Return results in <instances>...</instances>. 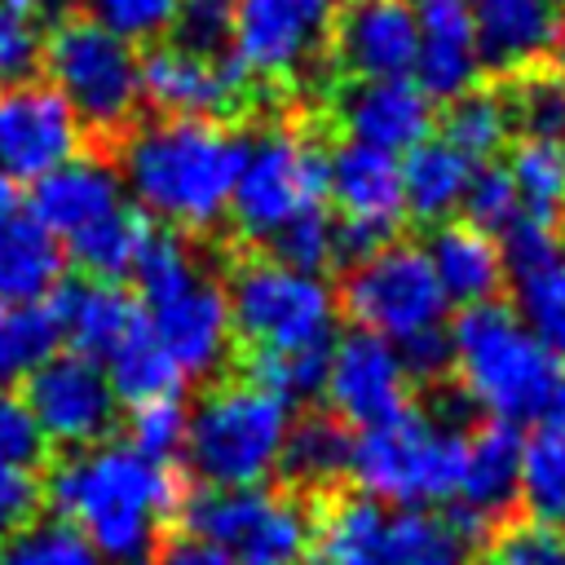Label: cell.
I'll return each instance as SVG.
<instances>
[{
  "mask_svg": "<svg viewBox=\"0 0 565 565\" xmlns=\"http://www.w3.org/2000/svg\"><path fill=\"white\" fill-rule=\"evenodd\" d=\"M44 494L57 521L110 565H146L185 499L168 463H154L124 441L66 450L53 463Z\"/></svg>",
  "mask_w": 565,
  "mask_h": 565,
  "instance_id": "cell-1",
  "label": "cell"
},
{
  "mask_svg": "<svg viewBox=\"0 0 565 565\" xmlns=\"http://www.w3.org/2000/svg\"><path fill=\"white\" fill-rule=\"evenodd\" d=\"M446 335L459 393L490 424H565V358L534 340L512 305H472Z\"/></svg>",
  "mask_w": 565,
  "mask_h": 565,
  "instance_id": "cell-2",
  "label": "cell"
},
{
  "mask_svg": "<svg viewBox=\"0 0 565 565\" xmlns=\"http://www.w3.org/2000/svg\"><path fill=\"white\" fill-rule=\"evenodd\" d=\"M243 132L207 119H150L124 137V185L150 221L212 230L230 212L243 168Z\"/></svg>",
  "mask_w": 565,
  "mask_h": 565,
  "instance_id": "cell-3",
  "label": "cell"
},
{
  "mask_svg": "<svg viewBox=\"0 0 565 565\" xmlns=\"http://www.w3.org/2000/svg\"><path fill=\"white\" fill-rule=\"evenodd\" d=\"M132 282L146 313V331L177 362V371L185 380L212 375L234 340L230 305H225V287L203 274V265L194 260V252L177 230L154 225L132 269Z\"/></svg>",
  "mask_w": 565,
  "mask_h": 565,
  "instance_id": "cell-4",
  "label": "cell"
},
{
  "mask_svg": "<svg viewBox=\"0 0 565 565\" xmlns=\"http://www.w3.org/2000/svg\"><path fill=\"white\" fill-rule=\"evenodd\" d=\"M291 433V406L274 393L225 380L194 411L185 428V463L207 490H247L260 486L282 463Z\"/></svg>",
  "mask_w": 565,
  "mask_h": 565,
  "instance_id": "cell-5",
  "label": "cell"
},
{
  "mask_svg": "<svg viewBox=\"0 0 565 565\" xmlns=\"http://www.w3.org/2000/svg\"><path fill=\"white\" fill-rule=\"evenodd\" d=\"M463 441L455 424L406 406L402 415L362 428L349 450V477L358 494L375 503H397L402 512L450 503L459 468H463Z\"/></svg>",
  "mask_w": 565,
  "mask_h": 565,
  "instance_id": "cell-6",
  "label": "cell"
},
{
  "mask_svg": "<svg viewBox=\"0 0 565 565\" xmlns=\"http://www.w3.org/2000/svg\"><path fill=\"white\" fill-rule=\"evenodd\" d=\"M230 331L247 353H331L340 300L322 274L252 256L230 274Z\"/></svg>",
  "mask_w": 565,
  "mask_h": 565,
  "instance_id": "cell-7",
  "label": "cell"
},
{
  "mask_svg": "<svg viewBox=\"0 0 565 565\" xmlns=\"http://www.w3.org/2000/svg\"><path fill=\"white\" fill-rule=\"evenodd\" d=\"M185 534L221 547L234 565H309L313 508L296 490H207L181 499Z\"/></svg>",
  "mask_w": 565,
  "mask_h": 565,
  "instance_id": "cell-8",
  "label": "cell"
},
{
  "mask_svg": "<svg viewBox=\"0 0 565 565\" xmlns=\"http://www.w3.org/2000/svg\"><path fill=\"white\" fill-rule=\"evenodd\" d=\"M40 71L66 97L79 128L124 132L141 102V57L88 18H62L49 31Z\"/></svg>",
  "mask_w": 565,
  "mask_h": 565,
  "instance_id": "cell-9",
  "label": "cell"
},
{
  "mask_svg": "<svg viewBox=\"0 0 565 565\" xmlns=\"http://www.w3.org/2000/svg\"><path fill=\"white\" fill-rule=\"evenodd\" d=\"M327 207V150L291 128H265L243 146V168L230 194L234 230L269 247L296 216Z\"/></svg>",
  "mask_w": 565,
  "mask_h": 565,
  "instance_id": "cell-10",
  "label": "cell"
},
{
  "mask_svg": "<svg viewBox=\"0 0 565 565\" xmlns=\"http://www.w3.org/2000/svg\"><path fill=\"white\" fill-rule=\"evenodd\" d=\"M335 300L353 331H371L388 344L437 331L450 313V300L433 278V265L415 243H388L375 256L349 265Z\"/></svg>",
  "mask_w": 565,
  "mask_h": 565,
  "instance_id": "cell-11",
  "label": "cell"
},
{
  "mask_svg": "<svg viewBox=\"0 0 565 565\" xmlns=\"http://www.w3.org/2000/svg\"><path fill=\"white\" fill-rule=\"evenodd\" d=\"M327 199L335 203V260L358 265L380 247L397 243L402 207V163L384 150L340 141L327 150Z\"/></svg>",
  "mask_w": 565,
  "mask_h": 565,
  "instance_id": "cell-12",
  "label": "cell"
},
{
  "mask_svg": "<svg viewBox=\"0 0 565 565\" xmlns=\"http://www.w3.org/2000/svg\"><path fill=\"white\" fill-rule=\"evenodd\" d=\"M340 0H234L230 57L252 84H278L331 49Z\"/></svg>",
  "mask_w": 565,
  "mask_h": 565,
  "instance_id": "cell-13",
  "label": "cell"
},
{
  "mask_svg": "<svg viewBox=\"0 0 565 565\" xmlns=\"http://www.w3.org/2000/svg\"><path fill=\"white\" fill-rule=\"evenodd\" d=\"M22 402L40 428L44 441H57L66 450H84L106 441V433L119 419V397L106 380V366L79 358V353H53L22 380Z\"/></svg>",
  "mask_w": 565,
  "mask_h": 565,
  "instance_id": "cell-14",
  "label": "cell"
},
{
  "mask_svg": "<svg viewBox=\"0 0 565 565\" xmlns=\"http://www.w3.org/2000/svg\"><path fill=\"white\" fill-rule=\"evenodd\" d=\"M141 97L159 110V119L225 124L256 97V84L238 71L230 53L203 57L177 44H154L141 57Z\"/></svg>",
  "mask_w": 565,
  "mask_h": 565,
  "instance_id": "cell-15",
  "label": "cell"
},
{
  "mask_svg": "<svg viewBox=\"0 0 565 565\" xmlns=\"http://www.w3.org/2000/svg\"><path fill=\"white\" fill-rule=\"evenodd\" d=\"M79 119L53 84L0 88V172L18 185H35L53 168L79 154Z\"/></svg>",
  "mask_w": 565,
  "mask_h": 565,
  "instance_id": "cell-16",
  "label": "cell"
},
{
  "mask_svg": "<svg viewBox=\"0 0 565 565\" xmlns=\"http://www.w3.org/2000/svg\"><path fill=\"white\" fill-rule=\"evenodd\" d=\"M322 393L344 428H375L411 406V375L388 340L371 331H344L331 344Z\"/></svg>",
  "mask_w": 565,
  "mask_h": 565,
  "instance_id": "cell-17",
  "label": "cell"
},
{
  "mask_svg": "<svg viewBox=\"0 0 565 565\" xmlns=\"http://www.w3.org/2000/svg\"><path fill=\"white\" fill-rule=\"evenodd\" d=\"M419 49V13L406 0H340L331 57L358 79H406Z\"/></svg>",
  "mask_w": 565,
  "mask_h": 565,
  "instance_id": "cell-18",
  "label": "cell"
},
{
  "mask_svg": "<svg viewBox=\"0 0 565 565\" xmlns=\"http://www.w3.org/2000/svg\"><path fill=\"white\" fill-rule=\"evenodd\" d=\"M516 477H521V428L481 424L463 441V468L450 494V521L472 534H494L508 512L516 508Z\"/></svg>",
  "mask_w": 565,
  "mask_h": 565,
  "instance_id": "cell-19",
  "label": "cell"
},
{
  "mask_svg": "<svg viewBox=\"0 0 565 565\" xmlns=\"http://www.w3.org/2000/svg\"><path fill=\"white\" fill-rule=\"evenodd\" d=\"M62 282V243L26 207V185L0 172V305H44Z\"/></svg>",
  "mask_w": 565,
  "mask_h": 565,
  "instance_id": "cell-20",
  "label": "cell"
},
{
  "mask_svg": "<svg viewBox=\"0 0 565 565\" xmlns=\"http://www.w3.org/2000/svg\"><path fill=\"white\" fill-rule=\"evenodd\" d=\"M49 309L57 318V335L66 353H79L97 366H106L146 322L137 291H128L124 282H97V278L62 282L49 296Z\"/></svg>",
  "mask_w": 565,
  "mask_h": 565,
  "instance_id": "cell-21",
  "label": "cell"
},
{
  "mask_svg": "<svg viewBox=\"0 0 565 565\" xmlns=\"http://www.w3.org/2000/svg\"><path fill=\"white\" fill-rule=\"evenodd\" d=\"M26 207L35 212V221L66 247L79 234L97 230L102 221H110L115 212L128 207L124 199V181L106 159L93 154H75L71 163L53 168L49 177H40L26 194Z\"/></svg>",
  "mask_w": 565,
  "mask_h": 565,
  "instance_id": "cell-22",
  "label": "cell"
},
{
  "mask_svg": "<svg viewBox=\"0 0 565 565\" xmlns=\"http://www.w3.org/2000/svg\"><path fill=\"white\" fill-rule=\"evenodd\" d=\"M344 141L384 150V154H406L419 141H428L433 128V102L419 93V84L406 79H358L340 93L335 102Z\"/></svg>",
  "mask_w": 565,
  "mask_h": 565,
  "instance_id": "cell-23",
  "label": "cell"
},
{
  "mask_svg": "<svg viewBox=\"0 0 565 565\" xmlns=\"http://www.w3.org/2000/svg\"><path fill=\"white\" fill-rule=\"evenodd\" d=\"M481 66L490 71H530L543 53L561 44L565 0H463Z\"/></svg>",
  "mask_w": 565,
  "mask_h": 565,
  "instance_id": "cell-24",
  "label": "cell"
},
{
  "mask_svg": "<svg viewBox=\"0 0 565 565\" xmlns=\"http://www.w3.org/2000/svg\"><path fill=\"white\" fill-rule=\"evenodd\" d=\"M481 71L486 66H481L468 4L450 0V4L419 9V49H415V66H411V79L419 84V93L428 102H455L477 88Z\"/></svg>",
  "mask_w": 565,
  "mask_h": 565,
  "instance_id": "cell-25",
  "label": "cell"
},
{
  "mask_svg": "<svg viewBox=\"0 0 565 565\" xmlns=\"http://www.w3.org/2000/svg\"><path fill=\"white\" fill-rule=\"evenodd\" d=\"M424 256L433 265V278L441 287V296L450 305H486L499 296V287L508 282L503 274V256H499V243L481 230H472L468 221H446L428 234L424 243Z\"/></svg>",
  "mask_w": 565,
  "mask_h": 565,
  "instance_id": "cell-26",
  "label": "cell"
},
{
  "mask_svg": "<svg viewBox=\"0 0 565 565\" xmlns=\"http://www.w3.org/2000/svg\"><path fill=\"white\" fill-rule=\"evenodd\" d=\"M388 512L366 494H335L313 512L309 565H384Z\"/></svg>",
  "mask_w": 565,
  "mask_h": 565,
  "instance_id": "cell-27",
  "label": "cell"
},
{
  "mask_svg": "<svg viewBox=\"0 0 565 565\" xmlns=\"http://www.w3.org/2000/svg\"><path fill=\"white\" fill-rule=\"evenodd\" d=\"M397 163H402V207H406V216H415L433 230L446 225L463 203L472 163L463 154H455L446 141H419Z\"/></svg>",
  "mask_w": 565,
  "mask_h": 565,
  "instance_id": "cell-28",
  "label": "cell"
},
{
  "mask_svg": "<svg viewBox=\"0 0 565 565\" xmlns=\"http://www.w3.org/2000/svg\"><path fill=\"white\" fill-rule=\"evenodd\" d=\"M150 234H154V221H150L137 203H128L124 212H115V216L102 221L97 230L79 234V238L66 243L62 252H66V260H75V265L84 269V278L124 282V278H132V269H137V260H141V252H146V243H150Z\"/></svg>",
  "mask_w": 565,
  "mask_h": 565,
  "instance_id": "cell-29",
  "label": "cell"
},
{
  "mask_svg": "<svg viewBox=\"0 0 565 565\" xmlns=\"http://www.w3.org/2000/svg\"><path fill=\"white\" fill-rule=\"evenodd\" d=\"M62 22V0H0V88L31 84L44 62L49 31Z\"/></svg>",
  "mask_w": 565,
  "mask_h": 565,
  "instance_id": "cell-30",
  "label": "cell"
},
{
  "mask_svg": "<svg viewBox=\"0 0 565 565\" xmlns=\"http://www.w3.org/2000/svg\"><path fill=\"white\" fill-rule=\"evenodd\" d=\"M516 503H525L534 521H565V424H543L521 437Z\"/></svg>",
  "mask_w": 565,
  "mask_h": 565,
  "instance_id": "cell-31",
  "label": "cell"
},
{
  "mask_svg": "<svg viewBox=\"0 0 565 565\" xmlns=\"http://www.w3.org/2000/svg\"><path fill=\"white\" fill-rule=\"evenodd\" d=\"M508 132H512L508 102L494 88H472V93L446 102V110H441V141L455 154H463L472 168L477 163H494V154L503 150Z\"/></svg>",
  "mask_w": 565,
  "mask_h": 565,
  "instance_id": "cell-32",
  "label": "cell"
},
{
  "mask_svg": "<svg viewBox=\"0 0 565 565\" xmlns=\"http://www.w3.org/2000/svg\"><path fill=\"white\" fill-rule=\"evenodd\" d=\"M349 450H353V437L335 415H305V419H291L278 468H287L296 486H327L349 472Z\"/></svg>",
  "mask_w": 565,
  "mask_h": 565,
  "instance_id": "cell-33",
  "label": "cell"
},
{
  "mask_svg": "<svg viewBox=\"0 0 565 565\" xmlns=\"http://www.w3.org/2000/svg\"><path fill=\"white\" fill-rule=\"evenodd\" d=\"M468 547L472 539L450 516L415 508L388 521L384 565H468Z\"/></svg>",
  "mask_w": 565,
  "mask_h": 565,
  "instance_id": "cell-34",
  "label": "cell"
},
{
  "mask_svg": "<svg viewBox=\"0 0 565 565\" xmlns=\"http://www.w3.org/2000/svg\"><path fill=\"white\" fill-rule=\"evenodd\" d=\"M106 380H110L115 397L128 402V406L159 402V397H181V388H185V375H181L177 362L154 344V335L146 331V322H141V331L106 362Z\"/></svg>",
  "mask_w": 565,
  "mask_h": 565,
  "instance_id": "cell-35",
  "label": "cell"
},
{
  "mask_svg": "<svg viewBox=\"0 0 565 565\" xmlns=\"http://www.w3.org/2000/svg\"><path fill=\"white\" fill-rule=\"evenodd\" d=\"M57 318L44 305H0V388L26 380L40 362L57 353Z\"/></svg>",
  "mask_w": 565,
  "mask_h": 565,
  "instance_id": "cell-36",
  "label": "cell"
},
{
  "mask_svg": "<svg viewBox=\"0 0 565 565\" xmlns=\"http://www.w3.org/2000/svg\"><path fill=\"white\" fill-rule=\"evenodd\" d=\"M512 128L525 132V141L565 146V71L561 66H530L516 75V84L503 93Z\"/></svg>",
  "mask_w": 565,
  "mask_h": 565,
  "instance_id": "cell-37",
  "label": "cell"
},
{
  "mask_svg": "<svg viewBox=\"0 0 565 565\" xmlns=\"http://www.w3.org/2000/svg\"><path fill=\"white\" fill-rule=\"evenodd\" d=\"M508 177L516 185L525 216L561 221V212H565V146L516 141L512 159H508Z\"/></svg>",
  "mask_w": 565,
  "mask_h": 565,
  "instance_id": "cell-38",
  "label": "cell"
},
{
  "mask_svg": "<svg viewBox=\"0 0 565 565\" xmlns=\"http://www.w3.org/2000/svg\"><path fill=\"white\" fill-rule=\"evenodd\" d=\"M327 358L331 353H243V380L287 406H300L322 393Z\"/></svg>",
  "mask_w": 565,
  "mask_h": 565,
  "instance_id": "cell-39",
  "label": "cell"
},
{
  "mask_svg": "<svg viewBox=\"0 0 565 565\" xmlns=\"http://www.w3.org/2000/svg\"><path fill=\"white\" fill-rule=\"evenodd\" d=\"M0 565H102L66 521H26L0 543Z\"/></svg>",
  "mask_w": 565,
  "mask_h": 565,
  "instance_id": "cell-40",
  "label": "cell"
},
{
  "mask_svg": "<svg viewBox=\"0 0 565 565\" xmlns=\"http://www.w3.org/2000/svg\"><path fill=\"white\" fill-rule=\"evenodd\" d=\"M516 318L530 327L534 340L565 358V256L516 282Z\"/></svg>",
  "mask_w": 565,
  "mask_h": 565,
  "instance_id": "cell-41",
  "label": "cell"
},
{
  "mask_svg": "<svg viewBox=\"0 0 565 565\" xmlns=\"http://www.w3.org/2000/svg\"><path fill=\"white\" fill-rule=\"evenodd\" d=\"M185 428H190V411L181 406V397H159V402H141L128 406V441L137 455L154 459V463H172L185 450Z\"/></svg>",
  "mask_w": 565,
  "mask_h": 565,
  "instance_id": "cell-42",
  "label": "cell"
},
{
  "mask_svg": "<svg viewBox=\"0 0 565 565\" xmlns=\"http://www.w3.org/2000/svg\"><path fill=\"white\" fill-rule=\"evenodd\" d=\"M463 221L490 238H499L516 216H521V199H516V185L508 177V168L499 163H477L472 177H468V190H463V203H459Z\"/></svg>",
  "mask_w": 565,
  "mask_h": 565,
  "instance_id": "cell-43",
  "label": "cell"
},
{
  "mask_svg": "<svg viewBox=\"0 0 565 565\" xmlns=\"http://www.w3.org/2000/svg\"><path fill=\"white\" fill-rule=\"evenodd\" d=\"M269 260L300 269V274H322L335 260V221L327 207H313L305 216H296L287 230L274 234V243L265 247Z\"/></svg>",
  "mask_w": 565,
  "mask_h": 565,
  "instance_id": "cell-44",
  "label": "cell"
},
{
  "mask_svg": "<svg viewBox=\"0 0 565 565\" xmlns=\"http://www.w3.org/2000/svg\"><path fill=\"white\" fill-rule=\"evenodd\" d=\"M494 243H499V256H503V274L512 282L534 278L539 269L561 260V230H556V221H539V216H525V212Z\"/></svg>",
  "mask_w": 565,
  "mask_h": 565,
  "instance_id": "cell-45",
  "label": "cell"
},
{
  "mask_svg": "<svg viewBox=\"0 0 565 565\" xmlns=\"http://www.w3.org/2000/svg\"><path fill=\"white\" fill-rule=\"evenodd\" d=\"M230 31H234V0H177L168 44L203 57H225Z\"/></svg>",
  "mask_w": 565,
  "mask_h": 565,
  "instance_id": "cell-46",
  "label": "cell"
},
{
  "mask_svg": "<svg viewBox=\"0 0 565 565\" xmlns=\"http://www.w3.org/2000/svg\"><path fill=\"white\" fill-rule=\"evenodd\" d=\"M84 18L97 22L102 31L119 35L124 44H146V40H159L163 31H172V13H177V0H84Z\"/></svg>",
  "mask_w": 565,
  "mask_h": 565,
  "instance_id": "cell-47",
  "label": "cell"
},
{
  "mask_svg": "<svg viewBox=\"0 0 565 565\" xmlns=\"http://www.w3.org/2000/svg\"><path fill=\"white\" fill-rule=\"evenodd\" d=\"M490 565H565V534L547 521H503L490 539Z\"/></svg>",
  "mask_w": 565,
  "mask_h": 565,
  "instance_id": "cell-48",
  "label": "cell"
},
{
  "mask_svg": "<svg viewBox=\"0 0 565 565\" xmlns=\"http://www.w3.org/2000/svg\"><path fill=\"white\" fill-rule=\"evenodd\" d=\"M44 455V437L26 411V402L9 388H0V459L18 468H35Z\"/></svg>",
  "mask_w": 565,
  "mask_h": 565,
  "instance_id": "cell-49",
  "label": "cell"
},
{
  "mask_svg": "<svg viewBox=\"0 0 565 565\" xmlns=\"http://www.w3.org/2000/svg\"><path fill=\"white\" fill-rule=\"evenodd\" d=\"M35 508H40V481L31 477V468L0 459V543L18 534L35 516Z\"/></svg>",
  "mask_w": 565,
  "mask_h": 565,
  "instance_id": "cell-50",
  "label": "cell"
},
{
  "mask_svg": "<svg viewBox=\"0 0 565 565\" xmlns=\"http://www.w3.org/2000/svg\"><path fill=\"white\" fill-rule=\"evenodd\" d=\"M393 349H397L406 375L419 380V384H433V380L450 375V335H446V327L424 331V335H411V340H402Z\"/></svg>",
  "mask_w": 565,
  "mask_h": 565,
  "instance_id": "cell-51",
  "label": "cell"
},
{
  "mask_svg": "<svg viewBox=\"0 0 565 565\" xmlns=\"http://www.w3.org/2000/svg\"><path fill=\"white\" fill-rule=\"evenodd\" d=\"M150 565H234L221 547H212V543H203V539H194V534H168L159 547H154V556H150Z\"/></svg>",
  "mask_w": 565,
  "mask_h": 565,
  "instance_id": "cell-52",
  "label": "cell"
},
{
  "mask_svg": "<svg viewBox=\"0 0 565 565\" xmlns=\"http://www.w3.org/2000/svg\"><path fill=\"white\" fill-rule=\"evenodd\" d=\"M406 4H419V9H428V4H450V0H406Z\"/></svg>",
  "mask_w": 565,
  "mask_h": 565,
  "instance_id": "cell-53",
  "label": "cell"
},
{
  "mask_svg": "<svg viewBox=\"0 0 565 565\" xmlns=\"http://www.w3.org/2000/svg\"><path fill=\"white\" fill-rule=\"evenodd\" d=\"M561 57H565V26H561ZM565 71V66H561Z\"/></svg>",
  "mask_w": 565,
  "mask_h": 565,
  "instance_id": "cell-54",
  "label": "cell"
},
{
  "mask_svg": "<svg viewBox=\"0 0 565 565\" xmlns=\"http://www.w3.org/2000/svg\"><path fill=\"white\" fill-rule=\"evenodd\" d=\"M561 534H565V530H561Z\"/></svg>",
  "mask_w": 565,
  "mask_h": 565,
  "instance_id": "cell-55",
  "label": "cell"
}]
</instances>
